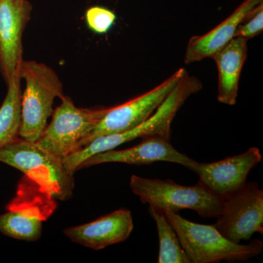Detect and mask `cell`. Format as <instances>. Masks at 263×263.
Returning a JSON list of instances; mask_svg holds the SVG:
<instances>
[{"instance_id":"6da1fadb","label":"cell","mask_w":263,"mask_h":263,"mask_svg":"<svg viewBox=\"0 0 263 263\" xmlns=\"http://www.w3.org/2000/svg\"><path fill=\"white\" fill-rule=\"evenodd\" d=\"M202 87V83L186 72L168 96L161 104L155 113L145 122L129 130L97 137L87 145L83 146L64 159V162L71 172L75 173L85 160L91 156L117 147L137 138L161 136L170 140L171 124L176 113L192 95L198 92Z\"/></svg>"},{"instance_id":"7a4b0ae2","label":"cell","mask_w":263,"mask_h":263,"mask_svg":"<svg viewBox=\"0 0 263 263\" xmlns=\"http://www.w3.org/2000/svg\"><path fill=\"white\" fill-rule=\"evenodd\" d=\"M163 213L191 263L247 261L262 252L261 240H252L249 245L235 243L221 235L214 226L193 222L171 211Z\"/></svg>"},{"instance_id":"3957f363","label":"cell","mask_w":263,"mask_h":263,"mask_svg":"<svg viewBox=\"0 0 263 263\" xmlns=\"http://www.w3.org/2000/svg\"><path fill=\"white\" fill-rule=\"evenodd\" d=\"M0 162L18 169L40 185L56 200L65 201L72 196L73 173L59 158L35 142L17 138L0 148Z\"/></svg>"},{"instance_id":"277c9868","label":"cell","mask_w":263,"mask_h":263,"mask_svg":"<svg viewBox=\"0 0 263 263\" xmlns=\"http://www.w3.org/2000/svg\"><path fill=\"white\" fill-rule=\"evenodd\" d=\"M20 76L25 81L22 94V124L19 138L37 142L53 114L55 99L64 96L63 86L56 72L43 63L23 60Z\"/></svg>"},{"instance_id":"5b68a950","label":"cell","mask_w":263,"mask_h":263,"mask_svg":"<svg viewBox=\"0 0 263 263\" xmlns=\"http://www.w3.org/2000/svg\"><path fill=\"white\" fill-rule=\"evenodd\" d=\"M132 192L143 204L156 210L178 213L191 209L200 216L217 217L220 214L223 200L197 183L182 186L172 180L151 179L133 175L129 182Z\"/></svg>"},{"instance_id":"8992f818","label":"cell","mask_w":263,"mask_h":263,"mask_svg":"<svg viewBox=\"0 0 263 263\" xmlns=\"http://www.w3.org/2000/svg\"><path fill=\"white\" fill-rule=\"evenodd\" d=\"M61 101L52 114L51 122L35 143L43 149L64 160L80 149L108 108H78L65 95Z\"/></svg>"},{"instance_id":"52a82bcc","label":"cell","mask_w":263,"mask_h":263,"mask_svg":"<svg viewBox=\"0 0 263 263\" xmlns=\"http://www.w3.org/2000/svg\"><path fill=\"white\" fill-rule=\"evenodd\" d=\"M186 72L184 68H180L162 84L145 94L122 105L108 108L94 130L85 140L82 147L97 137L129 130L145 122L163 103Z\"/></svg>"},{"instance_id":"ba28073f","label":"cell","mask_w":263,"mask_h":263,"mask_svg":"<svg viewBox=\"0 0 263 263\" xmlns=\"http://www.w3.org/2000/svg\"><path fill=\"white\" fill-rule=\"evenodd\" d=\"M214 227L235 243L250 240L255 233L263 234V191L256 182L247 183L233 196L223 200Z\"/></svg>"},{"instance_id":"9c48e42d","label":"cell","mask_w":263,"mask_h":263,"mask_svg":"<svg viewBox=\"0 0 263 263\" xmlns=\"http://www.w3.org/2000/svg\"><path fill=\"white\" fill-rule=\"evenodd\" d=\"M261 160L260 151L252 147L245 153L217 162H197L193 172L198 175L199 183L224 200L245 187L249 173Z\"/></svg>"},{"instance_id":"30bf717a","label":"cell","mask_w":263,"mask_h":263,"mask_svg":"<svg viewBox=\"0 0 263 263\" xmlns=\"http://www.w3.org/2000/svg\"><path fill=\"white\" fill-rule=\"evenodd\" d=\"M32 9L27 0H0V71L6 83L23 62L22 36Z\"/></svg>"},{"instance_id":"8fae6325","label":"cell","mask_w":263,"mask_h":263,"mask_svg":"<svg viewBox=\"0 0 263 263\" xmlns=\"http://www.w3.org/2000/svg\"><path fill=\"white\" fill-rule=\"evenodd\" d=\"M157 162L181 164L193 171L197 164L196 161L176 150L170 140L161 136H151L143 138L141 143L127 149L109 150L91 156L81 164L79 170L110 162L143 165Z\"/></svg>"},{"instance_id":"7c38bea8","label":"cell","mask_w":263,"mask_h":263,"mask_svg":"<svg viewBox=\"0 0 263 263\" xmlns=\"http://www.w3.org/2000/svg\"><path fill=\"white\" fill-rule=\"evenodd\" d=\"M133 228L130 211L120 209L91 222L67 228L64 234L73 243L100 250L127 240Z\"/></svg>"},{"instance_id":"4fadbf2b","label":"cell","mask_w":263,"mask_h":263,"mask_svg":"<svg viewBox=\"0 0 263 263\" xmlns=\"http://www.w3.org/2000/svg\"><path fill=\"white\" fill-rule=\"evenodd\" d=\"M262 2L263 0H245L215 28L206 34L190 38L185 52L184 63L189 65L204 59L212 58L235 37L238 26Z\"/></svg>"},{"instance_id":"5bb4252c","label":"cell","mask_w":263,"mask_h":263,"mask_svg":"<svg viewBox=\"0 0 263 263\" xmlns=\"http://www.w3.org/2000/svg\"><path fill=\"white\" fill-rule=\"evenodd\" d=\"M245 38L235 37L212 57L218 69V95L219 103L234 105L238 95L240 74L247 57Z\"/></svg>"},{"instance_id":"9a60e30c","label":"cell","mask_w":263,"mask_h":263,"mask_svg":"<svg viewBox=\"0 0 263 263\" xmlns=\"http://www.w3.org/2000/svg\"><path fill=\"white\" fill-rule=\"evenodd\" d=\"M20 70L12 77L0 107V148L18 138L22 124V89Z\"/></svg>"},{"instance_id":"2e32d148","label":"cell","mask_w":263,"mask_h":263,"mask_svg":"<svg viewBox=\"0 0 263 263\" xmlns=\"http://www.w3.org/2000/svg\"><path fill=\"white\" fill-rule=\"evenodd\" d=\"M42 232V218L32 211L10 207L8 212L0 215V233L10 238L36 241Z\"/></svg>"},{"instance_id":"e0dca14e","label":"cell","mask_w":263,"mask_h":263,"mask_svg":"<svg viewBox=\"0 0 263 263\" xmlns=\"http://www.w3.org/2000/svg\"><path fill=\"white\" fill-rule=\"evenodd\" d=\"M155 219L160 241L158 263H191L188 258L174 227L162 212L149 208Z\"/></svg>"},{"instance_id":"ac0fdd59","label":"cell","mask_w":263,"mask_h":263,"mask_svg":"<svg viewBox=\"0 0 263 263\" xmlns=\"http://www.w3.org/2000/svg\"><path fill=\"white\" fill-rule=\"evenodd\" d=\"M85 20L90 30L96 34H103L112 28L117 20V15L108 8L94 6L86 10Z\"/></svg>"},{"instance_id":"d6986e66","label":"cell","mask_w":263,"mask_h":263,"mask_svg":"<svg viewBox=\"0 0 263 263\" xmlns=\"http://www.w3.org/2000/svg\"><path fill=\"white\" fill-rule=\"evenodd\" d=\"M263 30V2L257 5L241 22L237 29L235 37L249 40L258 35Z\"/></svg>"}]
</instances>
